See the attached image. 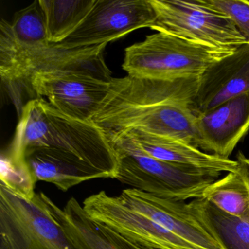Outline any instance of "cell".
Listing matches in <instances>:
<instances>
[{"label": "cell", "mask_w": 249, "mask_h": 249, "mask_svg": "<svg viewBox=\"0 0 249 249\" xmlns=\"http://www.w3.org/2000/svg\"><path fill=\"white\" fill-rule=\"evenodd\" d=\"M199 77L144 79L113 78L92 121L109 132L136 129L197 148L194 102Z\"/></svg>", "instance_id": "1"}, {"label": "cell", "mask_w": 249, "mask_h": 249, "mask_svg": "<svg viewBox=\"0 0 249 249\" xmlns=\"http://www.w3.org/2000/svg\"><path fill=\"white\" fill-rule=\"evenodd\" d=\"M36 148L78 166L92 179H116L117 155L107 132L93 121L65 114L44 98L31 99L23 106L8 153L16 161H25L24 151Z\"/></svg>", "instance_id": "2"}, {"label": "cell", "mask_w": 249, "mask_h": 249, "mask_svg": "<svg viewBox=\"0 0 249 249\" xmlns=\"http://www.w3.org/2000/svg\"><path fill=\"white\" fill-rule=\"evenodd\" d=\"M107 44L89 47L68 48L50 43L38 48H27L17 43L11 23H0V75L8 87H25L38 72L70 70L91 72L106 81L113 77L104 59Z\"/></svg>", "instance_id": "3"}, {"label": "cell", "mask_w": 249, "mask_h": 249, "mask_svg": "<svg viewBox=\"0 0 249 249\" xmlns=\"http://www.w3.org/2000/svg\"><path fill=\"white\" fill-rule=\"evenodd\" d=\"M108 134L116 149V179L131 188L164 199L186 201L202 197L221 173L189 168L153 158L117 132Z\"/></svg>", "instance_id": "4"}, {"label": "cell", "mask_w": 249, "mask_h": 249, "mask_svg": "<svg viewBox=\"0 0 249 249\" xmlns=\"http://www.w3.org/2000/svg\"><path fill=\"white\" fill-rule=\"evenodd\" d=\"M237 49L211 47L157 32L125 49L122 68L129 76L144 79L200 77L210 65Z\"/></svg>", "instance_id": "5"}, {"label": "cell", "mask_w": 249, "mask_h": 249, "mask_svg": "<svg viewBox=\"0 0 249 249\" xmlns=\"http://www.w3.org/2000/svg\"><path fill=\"white\" fill-rule=\"evenodd\" d=\"M0 240L1 249H77L41 192L27 199L1 183Z\"/></svg>", "instance_id": "6"}, {"label": "cell", "mask_w": 249, "mask_h": 249, "mask_svg": "<svg viewBox=\"0 0 249 249\" xmlns=\"http://www.w3.org/2000/svg\"><path fill=\"white\" fill-rule=\"evenodd\" d=\"M156 13L151 27L194 43L222 49L246 44L244 37L227 17L197 0H150Z\"/></svg>", "instance_id": "7"}, {"label": "cell", "mask_w": 249, "mask_h": 249, "mask_svg": "<svg viewBox=\"0 0 249 249\" xmlns=\"http://www.w3.org/2000/svg\"><path fill=\"white\" fill-rule=\"evenodd\" d=\"M110 84L91 72L60 70L35 74L27 89L33 99H46L68 116L92 121L107 97Z\"/></svg>", "instance_id": "8"}, {"label": "cell", "mask_w": 249, "mask_h": 249, "mask_svg": "<svg viewBox=\"0 0 249 249\" xmlns=\"http://www.w3.org/2000/svg\"><path fill=\"white\" fill-rule=\"evenodd\" d=\"M156 13L150 0H95L88 15L56 44L68 48L107 44L141 28H151Z\"/></svg>", "instance_id": "9"}, {"label": "cell", "mask_w": 249, "mask_h": 249, "mask_svg": "<svg viewBox=\"0 0 249 249\" xmlns=\"http://www.w3.org/2000/svg\"><path fill=\"white\" fill-rule=\"evenodd\" d=\"M87 215L146 249H196L106 191L84 199Z\"/></svg>", "instance_id": "10"}, {"label": "cell", "mask_w": 249, "mask_h": 249, "mask_svg": "<svg viewBox=\"0 0 249 249\" xmlns=\"http://www.w3.org/2000/svg\"><path fill=\"white\" fill-rule=\"evenodd\" d=\"M119 199L129 208L148 217L196 249H223L211 235L190 204L172 200L129 188Z\"/></svg>", "instance_id": "11"}, {"label": "cell", "mask_w": 249, "mask_h": 249, "mask_svg": "<svg viewBox=\"0 0 249 249\" xmlns=\"http://www.w3.org/2000/svg\"><path fill=\"white\" fill-rule=\"evenodd\" d=\"M196 124L197 148L230 159L249 130V92L196 115Z\"/></svg>", "instance_id": "12"}, {"label": "cell", "mask_w": 249, "mask_h": 249, "mask_svg": "<svg viewBox=\"0 0 249 249\" xmlns=\"http://www.w3.org/2000/svg\"><path fill=\"white\" fill-rule=\"evenodd\" d=\"M249 92V43L210 65L199 78L194 102L196 115Z\"/></svg>", "instance_id": "13"}, {"label": "cell", "mask_w": 249, "mask_h": 249, "mask_svg": "<svg viewBox=\"0 0 249 249\" xmlns=\"http://www.w3.org/2000/svg\"><path fill=\"white\" fill-rule=\"evenodd\" d=\"M42 196L77 249H146L90 218L75 197L71 198L61 208L43 192Z\"/></svg>", "instance_id": "14"}, {"label": "cell", "mask_w": 249, "mask_h": 249, "mask_svg": "<svg viewBox=\"0 0 249 249\" xmlns=\"http://www.w3.org/2000/svg\"><path fill=\"white\" fill-rule=\"evenodd\" d=\"M115 132L127 138L147 155L166 162L221 174L237 172L240 167L237 160L204 152L178 140L156 136L136 129Z\"/></svg>", "instance_id": "15"}, {"label": "cell", "mask_w": 249, "mask_h": 249, "mask_svg": "<svg viewBox=\"0 0 249 249\" xmlns=\"http://www.w3.org/2000/svg\"><path fill=\"white\" fill-rule=\"evenodd\" d=\"M189 204L223 249H249V215L227 213L203 197Z\"/></svg>", "instance_id": "16"}, {"label": "cell", "mask_w": 249, "mask_h": 249, "mask_svg": "<svg viewBox=\"0 0 249 249\" xmlns=\"http://www.w3.org/2000/svg\"><path fill=\"white\" fill-rule=\"evenodd\" d=\"M37 181L49 182L59 190L67 192L92 178L78 166L45 148H29L23 154Z\"/></svg>", "instance_id": "17"}, {"label": "cell", "mask_w": 249, "mask_h": 249, "mask_svg": "<svg viewBox=\"0 0 249 249\" xmlns=\"http://www.w3.org/2000/svg\"><path fill=\"white\" fill-rule=\"evenodd\" d=\"M50 43L66 39L88 15L95 0H39Z\"/></svg>", "instance_id": "18"}, {"label": "cell", "mask_w": 249, "mask_h": 249, "mask_svg": "<svg viewBox=\"0 0 249 249\" xmlns=\"http://www.w3.org/2000/svg\"><path fill=\"white\" fill-rule=\"evenodd\" d=\"M202 197L227 213L249 215V192L238 171L215 180L205 189Z\"/></svg>", "instance_id": "19"}, {"label": "cell", "mask_w": 249, "mask_h": 249, "mask_svg": "<svg viewBox=\"0 0 249 249\" xmlns=\"http://www.w3.org/2000/svg\"><path fill=\"white\" fill-rule=\"evenodd\" d=\"M11 28L17 43L24 47H43L50 44L44 14L39 0L16 13Z\"/></svg>", "instance_id": "20"}, {"label": "cell", "mask_w": 249, "mask_h": 249, "mask_svg": "<svg viewBox=\"0 0 249 249\" xmlns=\"http://www.w3.org/2000/svg\"><path fill=\"white\" fill-rule=\"evenodd\" d=\"M37 180L26 161L14 160L8 152L1 156L0 183L27 199H33Z\"/></svg>", "instance_id": "21"}, {"label": "cell", "mask_w": 249, "mask_h": 249, "mask_svg": "<svg viewBox=\"0 0 249 249\" xmlns=\"http://www.w3.org/2000/svg\"><path fill=\"white\" fill-rule=\"evenodd\" d=\"M198 2L228 18L246 43H249V1L247 0H197Z\"/></svg>", "instance_id": "22"}, {"label": "cell", "mask_w": 249, "mask_h": 249, "mask_svg": "<svg viewBox=\"0 0 249 249\" xmlns=\"http://www.w3.org/2000/svg\"><path fill=\"white\" fill-rule=\"evenodd\" d=\"M237 161L239 163L238 172L243 178L249 192V159L245 157L244 154L239 151L237 154Z\"/></svg>", "instance_id": "23"}]
</instances>
